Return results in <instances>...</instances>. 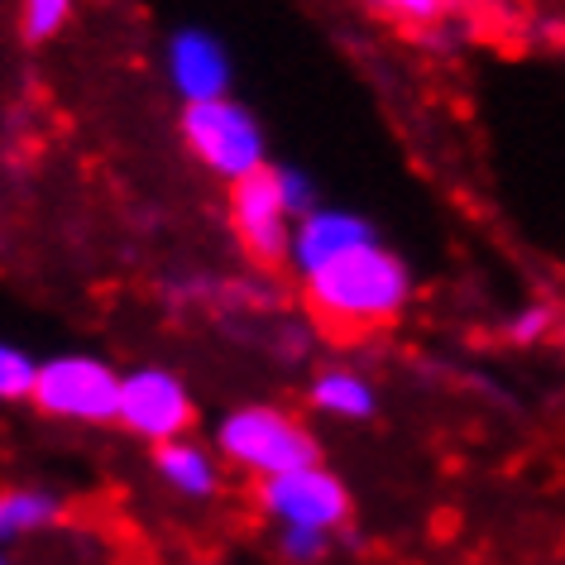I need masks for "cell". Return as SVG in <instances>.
<instances>
[{
    "mask_svg": "<svg viewBox=\"0 0 565 565\" xmlns=\"http://www.w3.org/2000/svg\"><path fill=\"white\" fill-rule=\"evenodd\" d=\"M302 302L331 331H379L407 312L417 292V274L384 235H364L350 249L321 259L317 268L292 278Z\"/></svg>",
    "mask_w": 565,
    "mask_h": 565,
    "instance_id": "cell-1",
    "label": "cell"
},
{
    "mask_svg": "<svg viewBox=\"0 0 565 565\" xmlns=\"http://www.w3.org/2000/svg\"><path fill=\"white\" fill-rule=\"evenodd\" d=\"M312 206H321L317 182L292 163H268L254 178L235 182L225 196V216H231V235L245 249L249 264L282 268L292 249V231Z\"/></svg>",
    "mask_w": 565,
    "mask_h": 565,
    "instance_id": "cell-2",
    "label": "cell"
},
{
    "mask_svg": "<svg viewBox=\"0 0 565 565\" xmlns=\"http://www.w3.org/2000/svg\"><path fill=\"white\" fill-rule=\"evenodd\" d=\"M211 446L225 460V470L249 475L254 484L321 460L317 431L307 427V417L288 413L282 403H235L231 413L216 417Z\"/></svg>",
    "mask_w": 565,
    "mask_h": 565,
    "instance_id": "cell-3",
    "label": "cell"
},
{
    "mask_svg": "<svg viewBox=\"0 0 565 565\" xmlns=\"http://www.w3.org/2000/svg\"><path fill=\"white\" fill-rule=\"evenodd\" d=\"M178 135L192 159L216 182H225V188H235V182H245L259 168L274 163L268 159V135L259 116L245 102H235V96L211 102V106H188L178 120Z\"/></svg>",
    "mask_w": 565,
    "mask_h": 565,
    "instance_id": "cell-4",
    "label": "cell"
},
{
    "mask_svg": "<svg viewBox=\"0 0 565 565\" xmlns=\"http://www.w3.org/2000/svg\"><path fill=\"white\" fill-rule=\"evenodd\" d=\"M120 374L110 360L87 355V350H63V355L39 360L34 407L53 422L73 427H106L120 417Z\"/></svg>",
    "mask_w": 565,
    "mask_h": 565,
    "instance_id": "cell-5",
    "label": "cell"
},
{
    "mask_svg": "<svg viewBox=\"0 0 565 565\" xmlns=\"http://www.w3.org/2000/svg\"><path fill=\"white\" fill-rule=\"evenodd\" d=\"M254 503L259 513L278 527H302V532H327L341 536L350 522V484L331 465H302V470L274 475L254 484Z\"/></svg>",
    "mask_w": 565,
    "mask_h": 565,
    "instance_id": "cell-6",
    "label": "cell"
},
{
    "mask_svg": "<svg viewBox=\"0 0 565 565\" xmlns=\"http://www.w3.org/2000/svg\"><path fill=\"white\" fill-rule=\"evenodd\" d=\"M116 427H125L130 436L149 446L178 441V436H192L196 427V398L192 384L168 364H135V370L120 374V417Z\"/></svg>",
    "mask_w": 565,
    "mask_h": 565,
    "instance_id": "cell-7",
    "label": "cell"
},
{
    "mask_svg": "<svg viewBox=\"0 0 565 565\" xmlns=\"http://www.w3.org/2000/svg\"><path fill=\"white\" fill-rule=\"evenodd\" d=\"M163 77H168V92L188 106H211V102H225L235 96V63H231V49H225L221 34L202 30V24H182V30L168 34L163 44Z\"/></svg>",
    "mask_w": 565,
    "mask_h": 565,
    "instance_id": "cell-8",
    "label": "cell"
},
{
    "mask_svg": "<svg viewBox=\"0 0 565 565\" xmlns=\"http://www.w3.org/2000/svg\"><path fill=\"white\" fill-rule=\"evenodd\" d=\"M153 479L182 503H211L225 489V460L211 441L178 436V441L153 446Z\"/></svg>",
    "mask_w": 565,
    "mask_h": 565,
    "instance_id": "cell-9",
    "label": "cell"
},
{
    "mask_svg": "<svg viewBox=\"0 0 565 565\" xmlns=\"http://www.w3.org/2000/svg\"><path fill=\"white\" fill-rule=\"evenodd\" d=\"M307 407L327 422L364 427V422L379 417V388L355 364H321V370L307 379Z\"/></svg>",
    "mask_w": 565,
    "mask_h": 565,
    "instance_id": "cell-10",
    "label": "cell"
},
{
    "mask_svg": "<svg viewBox=\"0 0 565 565\" xmlns=\"http://www.w3.org/2000/svg\"><path fill=\"white\" fill-rule=\"evenodd\" d=\"M67 518V499L53 484H0V546H20L53 532Z\"/></svg>",
    "mask_w": 565,
    "mask_h": 565,
    "instance_id": "cell-11",
    "label": "cell"
},
{
    "mask_svg": "<svg viewBox=\"0 0 565 565\" xmlns=\"http://www.w3.org/2000/svg\"><path fill=\"white\" fill-rule=\"evenodd\" d=\"M20 34L24 44H53L77 15V0H20Z\"/></svg>",
    "mask_w": 565,
    "mask_h": 565,
    "instance_id": "cell-12",
    "label": "cell"
},
{
    "mask_svg": "<svg viewBox=\"0 0 565 565\" xmlns=\"http://www.w3.org/2000/svg\"><path fill=\"white\" fill-rule=\"evenodd\" d=\"M561 327V312H556V302H546V298H532V302H522L513 317H503V327L499 335L508 345H542L551 341Z\"/></svg>",
    "mask_w": 565,
    "mask_h": 565,
    "instance_id": "cell-13",
    "label": "cell"
},
{
    "mask_svg": "<svg viewBox=\"0 0 565 565\" xmlns=\"http://www.w3.org/2000/svg\"><path fill=\"white\" fill-rule=\"evenodd\" d=\"M39 360L15 341H0V403H30L34 398Z\"/></svg>",
    "mask_w": 565,
    "mask_h": 565,
    "instance_id": "cell-14",
    "label": "cell"
},
{
    "mask_svg": "<svg viewBox=\"0 0 565 565\" xmlns=\"http://www.w3.org/2000/svg\"><path fill=\"white\" fill-rule=\"evenodd\" d=\"M335 536L327 532H302V527H278L274 532V551L282 565H321L331 556Z\"/></svg>",
    "mask_w": 565,
    "mask_h": 565,
    "instance_id": "cell-15",
    "label": "cell"
},
{
    "mask_svg": "<svg viewBox=\"0 0 565 565\" xmlns=\"http://www.w3.org/2000/svg\"><path fill=\"white\" fill-rule=\"evenodd\" d=\"M360 6L393 24H407V30H427V24L446 20L450 0H360Z\"/></svg>",
    "mask_w": 565,
    "mask_h": 565,
    "instance_id": "cell-16",
    "label": "cell"
},
{
    "mask_svg": "<svg viewBox=\"0 0 565 565\" xmlns=\"http://www.w3.org/2000/svg\"><path fill=\"white\" fill-rule=\"evenodd\" d=\"M0 565H15V556H10V546H0Z\"/></svg>",
    "mask_w": 565,
    "mask_h": 565,
    "instance_id": "cell-17",
    "label": "cell"
}]
</instances>
